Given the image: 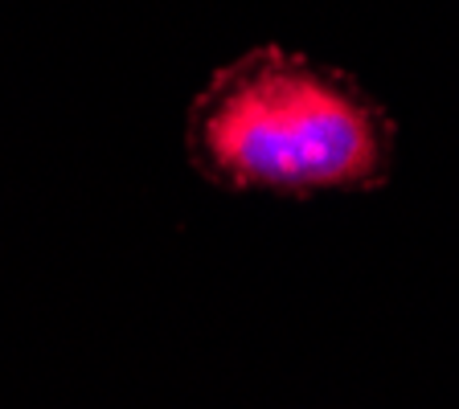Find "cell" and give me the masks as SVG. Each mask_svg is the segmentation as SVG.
Instances as JSON below:
<instances>
[{
  "instance_id": "6da1fadb",
  "label": "cell",
  "mask_w": 459,
  "mask_h": 409,
  "mask_svg": "<svg viewBox=\"0 0 459 409\" xmlns=\"http://www.w3.org/2000/svg\"><path fill=\"white\" fill-rule=\"evenodd\" d=\"M197 156L247 189L365 184L385 160L382 119L336 78L255 54L218 78L193 124Z\"/></svg>"
}]
</instances>
